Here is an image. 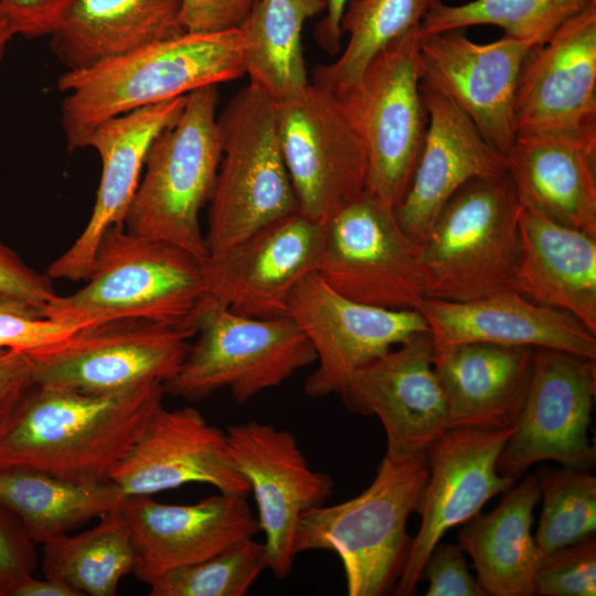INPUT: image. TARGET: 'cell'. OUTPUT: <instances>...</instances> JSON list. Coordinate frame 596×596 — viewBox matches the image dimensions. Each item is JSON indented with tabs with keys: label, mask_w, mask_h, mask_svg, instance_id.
Segmentation results:
<instances>
[{
	"label": "cell",
	"mask_w": 596,
	"mask_h": 596,
	"mask_svg": "<svg viewBox=\"0 0 596 596\" xmlns=\"http://www.w3.org/2000/svg\"><path fill=\"white\" fill-rule=\"evenodd\" d=\"M84 326L0 310V350L30 353L71 337Z\"/></svg>",
	"instance_id": "41"
},
{
	"label": "cell",
	"mask_w": 596,
	"mask_h": 596,
	"mask_svg": "<svg viewBox=\"0 0 596 596\" xmlns=\"http://www.w3.org/2000/svg\"><path fill=\"white\" fill-rule=\"evenodd\" d=\"M0 310H11L15 312L40 316L39 310L32 305L18 298L0 294ZM3 350H0L2 352Z\"/></svg>",
	"instance_id": "48"
},
{
	"label": "cell",
	"mask_w": 596,
	"mask_h": 596,
	"mask_svg": "<svg viewBox=\"0 0 596 596\" xmlns=\"http://www.w3.org/2000/svg\"><path fill=\"white\" fill-rule=\"evenodd\" d=\"M219 85L187 95L178 119L151 143L124 221L135 235L172 243L204 259L200 212L210 202L222 156Z\"/></svg>",
	"instance_id": "6"
},
{
	"label": "cell",
	"mask_w": 596,
	"mask_h": 596,
	"mask_svg": "<svg viewBox=\"0 0 596 596\" xmlns=\"http://www.w3.org/2000/svg\"><path fill=\"white\" fill-rule=\"evenodd\" d=\"M0 294L40 309L56 296L52 279L30 266L0 238Z\"/></svg>",
	"instance_id": "43"
},
{
	"label": "cell",
	"mask_w": 596,
	"mask_h": 596,
	"mask_svg": "<svg viewBox=\"0 0 596 596\" xmlns=\"http://www.w3.org/2000/svg\"><path fill=\"white\" fill-rule=\"evenodd\" d=\"M258 0H183L184 31L219 32L238 29Z\"/></svg>",
	"instance_id": "44"
},
{
	"label": "cell",
	"mask_w": 596,
	"mask_h": 596,
	"mask_svg": "<svg viewBox=\"0 0 596 596\" xmlns=\"http://www.w3.org/2000/svg\"><path fill=\"white\" fill-rule=\"evenodd\" d=\"M531 49L507 35L475 43L451 30L418 39L417 68L422 84L450 99L507 157L515 139L518 82Z\"/></svg>",
	"instance_id": "18"
},
{
	"label": "cell",
	"mask_w": 596,
	"mask_h": 596,
	"mask_svg": "<svg viewBox=\"0 0 596 596\" xmlns=\"http://www.w3.org/2000/svg\"><path fill=\"white\" fill-rule=\"evenodd\" d=\"M77 0H0L15 35L52 36Z\"/></svg>",
	"instance_id": "42"
},
{
	"label": "cell",
	"mask_w": 596,
	"mask_h": 596,
	"mask_svg": "<svg viewBox=\"0 0 596 596\" xmlns=\"http://www.w3.org/2000/svg\"><path fill=\"white\" fill-rule=\"evenodd\" d=\"M534 595H596L595 533L541 558L534 575Z\"/></svg>",
	"instance_id": "38"
},
{
	"label": "cell",
	"mask_w": 596,
	"mask_h": 596,
	"mask_svg": "<svg viewBox=\"0 0 596 596\" xmlns=\"http://www.w3.org/2000/svg\"><path fill=\"white\" fill-rule=\"evenodd\" d=\"M428 479L426 454L396 458L385 453L372 483L359 496L306 511L295 534L296 554L334 552L343 567L349 596L393 592L412 539L406 524Z\"/></svg>",
	"instance_id": "3"
},
{
	"label": "cell",
	"mask_w": 596,
	"mask_h": 596,
	"mask_svg": "<svg viewBox=\"0 0 596 596\" xmlns=\"http://www.w3.org/2000/svg\"><path fill=\"white\" fill-rule=\"evenodd\" d=\"M521 209L508 171L462 185L421 243L425 298L462 301L510 289Z\"/></svg>",
	"instance_id": "7"
},
{
	"label": "cell",
	"mask_w": 596,
	"mask_h": 596,
	"mask_svg": "<svg viewBox=\"0 0 596 596\" xmlns=\"http://www.w3.org/2000/svg\"><path fill=\"white\" fill-rule=\"evenodd\" d=\"M193 322L196 340L175 374L163 382L166 394L189 402L227 389L236 402L245 403L317 361L311 342L290 317L242 316L206 295Z\"/></svg>",
	"instance_id": "8"
},
{
	"label": "cell",
	"mask_w": 596,
	"mask_h": 596,
	"mask_svg": "<svg viewBox=\"0 0 596 596\" xmlns=\"http://www.w3.org/2000/svg\"><path fill=\"white\" fill-rule=\"evenodd\" d=\"M275 114L298 212L326 224L365 191L368 155L360 129L332 92L311 82L275 103Z\"/></svg>",
	"instance_id": "11"
},
{
	"label": "cell",
	"mask_w": 596,
	"mask_h": 596,
	"mask_svg": "<svg viewBox=\"0 0 596 596\" xmlns=\"http://www.w3.org/2000/svg\"><path fill=\"white\" fill-rule=\"evenodd\" d=\"M183 0H77L50 36L66 71L89 67L184 32Z\"/></svg>",
	"instance_id": "29"
},
{
	"label": "cell",
	"mask_w": 596,
	"mask_h": 596,
	"mask_svg": "<svg viewBox=\"0 0 596 596\" xmlns=\"http://www.w3.org/2000/svg\"><path fill=\"white\" fill-rule=\"evenodd\" d=\"M245 75L238 29L184 31L86 68L66 71L61 125L70 151L85 148L92 130L115 116Z\"/></svg>",
	"instance_id": "2"
},
{
	"label": "cell",
	"mask_w": 596,
	"mask_h": 596,
	"mask_svg": "<svg viewBox=\"0 0 596 596\" xmlns=\"http://www.w3.org/2000/svg\"><path fill=\"white\" fill-rule=\"evenodd\" d=\"M109 481L125 497L151 496L193 482L224 493H251L232 459L225 432L193 407L170 411L162 404Z\"/></svg>",
	"instance_id": "21"
},
{
	"label": "cell",
	"mask_w": 596,
	"mask_h": 596,
	"mask_svg": "<svg viewBox=\"0 0 596 596\" xmlns=\"http://www.w3.org/2000/svg\"><path fill=\"white\" fill-rule=\"evenodd\" d=\"M4 419H6V415L0 412V432H1V428L3 426Z\"/></svg>",
	"instance_id": "50"
},
{
	"label": "cell",
	"mask_w": 596,
	"mask_h": 596,
	"mask_svg": "<svg viewBox=\"0 0 596 596\" xmlns=\"http://www.w3.org/2000/svg\"><path fill=\"white\" fill-rule=\"evenodd\" d=\"M596 396V360L535 350L531 382L515 428L497 460V471L518 479L536 462L593 469L588 438Z\"/></svg>",
	"instance_id": "13"
},
{
	"label": "cell",
	"mask_w": 596,
	"mask_h": 596,
	"mask_svg": "<svg viewBox=\"0 0 596 596\" xmlns=\"http://www.w3.org/2000/svg\"><path fill=\"white\" fill-rule=\"evenodd\" d=\"M34 384L33 362L28 353L0 352V412L6 417Z\"/></svg>",
	"instance_id": "45"
},
{
	"label": "cell",
	"mask_w": 596,
	"mask_h": 596,
	"mask_svg": "<svg viewBox=\"0 0 596 596\" xmlns=\"http://www.w3.org/2000/svg\"><path fill=\"white\" fill-rule=\"evenodd\" d=\"M13 596H79V594L57 579L49 577L36 579L31 576L18 587Z\"/></svg>",
	"instance_id": "47"
},
{
	"label": "cell",
	"mask_w": 596,
	"mask_h": 596,
	"mask_svg": "<svg viewBox=\"0 0 596 596\" xmlns=\"http://www.w3.org/2000/svg\"><path fill=\"white\" fill-rule=\"evenodd\" d=\"M125 496L111 481L84 483L20 465H0V503L32 541L46 543L118 508Z\"/></svg>",
	"instance_id": "31"
},
{
	"label": "cell",
	"mask_w": 596,
	"mask_h": 596,
	"mask_svg": "<svg viewBox=\"0 0 596 596\" xmlns=\"http://www.w3.org/2000/svg\"><path fill=\"white\" fill-rule=\"evenodd\" d=\"M505 159L523 206L596 236V131L517 135Z\"/></svg>",
	"instance_id": "27"
},
{
	"label": "cell",
	"mask_w": 596,
	"mask_h": 596,
	"mask_svg": "<svg viewBox=\"0 0 596 596\" xmlns=\"http://www.w3.org/2000/svg\"><path fill=\"white\" fill-rule=\"evenodd\" d=\"M35 543L17 519L0 503V596H13L33 576Z\"/></svg>",
	"instance_id": "39"
},
{
	"label": "cell",
	"mask_w": 596,
	"mask_h": 596,
	"mask_svg": "<svg viewBox=\"0 0 596 596\" xmlns=\"http://www.w3.org/2000/svg\"><path fill=\"white\" fill-rule=\"evenodd\" d=\"M350 1L327 0L326 14L315 28V41L329 55L334 56L341 52V39L343 34L340 23L345 7Z\"/></svg>",
	"instance_id": "46"
},
{
	"label": "cell",
	"mask_w": 596,
	"mask_h": 596,
	"mask_svg": "<svg viewBox=\"0 0 596 596\" xmlns=\"http://www.w3.org/2000/svg\"><path fill=\"white\" fill-rule=\"evenodd\" d=\"M596 0H472L458 6L434 0L418 26L424 38L467 26L491 24L504 35L535 47Z\"/></svg>",
	"instance_id": "35"
},
{
	"label": "cell",
	"mask_w": 596,
	"mask_h": 596,
	"mask_svg": "<svg viewBox=\"0 0 596 596\" xmlns=\"http://www.w3.org/2000/svg\"><path fill=\"white\" fill-rule=\"evenodd\" d=\"M85 283L72 295H56L40 316L78 324L123 318L180 324L193 319L207 295L199 258L124 225L103 234Z\"/></svg>",
	"instance_id": "4"
},
{
	"label": "cell",
	"mask_w": 596,
	"mask_h": 596,
	"mask_svg": "<svg viewBox=\"0 0 596 596\" xmlns=\"http://www.w3.org/2000/svg\"><path fill=\"white\" fill-rule=\"evenodd\" d=\"M540 499L535 475H526L492 511L477 514L458 531V546L471 557L487 596L534 595L542 557L531 530Z\"/></svg>",
	"instance_id": "30"
},
{
	"label": "cell",
	"mask_w": 596,
	"mask_h": 596,
	"mask_svg": "<svg viewBox=\"0 0 596 596\" xmlns=\"http://www.w3.org/2000/svg\"><path fill=\"white\" fill-rule=\"evenodd\" d=\"M515 136L596 131V1L565 22L523 63Z\"/></svg>",
	"instance_id": "20"
},
{
	"label": "cell",
	"mask_w": 596,
	"mask_h": 596,
	"mask_svg": "<svg viewBox=\"0 0 596 596\" xmlns=\"http://www.w3.org/2000/svg\"><path fill=\"white\" fill-rule=\"evenodd\" d=\"M418 26L380 50L355 83L334 94L365 143V191L394 209L408 190L428 125L416 60Z\"/></svg>",
	"instance_id": "9"
},
{
	"label": "cell",
	"mask_w": 596,
	"mask_h": 596,
	"mask_svg": "<svg viewBox=\"0 0 596 596\" xmlns=\"http://www.w3.org/2000/svg\"><path fill=\"white\" fill-rule=\"evenodd\" d=\"M119 507L88 531L44 543V577L68 585L79 596L116 595L119 582L132 574L136 564L135 545Z\"/></svg>",
	"instance_id": "33"
},
{
	"label": "cell",
	"mask_w": 596,
	"mask_h": 596,
	"mask_svg": "<svg viewBox=\"0 0 596 596\" xmlns=\"http://www.w3.org/2000/svg\"><path fill=\"white\" fill-rule=\"evenodd\" d=\"M327 0H258L238 28L245 75L275 103L304 91L308 81L301 33Z\"/></svg>",
	"instance_id": "32"
},
{
	"label": "cell",
	"mask_w": 596,
	"mask_h": 596,
	"mask_svg": "<svg viewBox=\"0 0 596 596\" xmlns=\"http://www.w3.org/2000/svg\"><path fill=\"white\" fill-rule=\"evenodd\" d=\"M433 1L351 0L340 23L348 42L336 61L313 66L311 83L333 94L351 86L380 50L421 24Z\"/></svg>",
	"instance_id": "34"
},
{
	"label": "cell",
	"mask_w": 596,
	"mask_h": 596,
	"mask_svg": "<svg viewBox=\"0 0 596 596\" xmlns=\"http://www.w3.org/2000/svg\"><path fill=\"white\" fill-rule=\"evenodd\" d=\"M543 507L534 534L541 557L596 531V478L588 469L542 465L535 470Z\"/></svg>",
	"instance_id": "36"
},
{
	"label": "cell",
	"mask_w": 596,
	"mask_h": 596,
	"mask_svg": "<svg viewBox=\"0 0 596 596\" xmlns=\"http://www.w3.org/2000/svg\"><path fill=\"white\" fill-rule=\"evenodd\" d=\"M187 95L115 116L97 125L85 142L102 163L100 180L89 220L75 242L45 274L51 279L86 280L103 234L124 225L137 191L149 148L180 116Z\"/></svg>",
	"instance_id": "23"
},
{
	"label": "cell",
	"mask_w": 596,
	"mask_h": 596,
	"mask_svg": "<svg viewBox=\"0 0 596 596\" xmlns=\"http://www.w3.org/2000/svg\"><path fill=\"white\" fill-rule=\"evenodd\" d=\"M428 582L426 596H487L470 574L464 551L451 543L438 542L428 554L421 581Z\"/></svg>",
	"instance_id": "40"
},
{
	"label": "cell",
	"mask_w": 596,
	"mask_h": 596,
	"mask_svg": "<svg viewBox=\"0 0 596 596\" xmlns=\"http://www.w3.org/2000/svg\"><path fill=\"white\" fill-rule=\"evenodd\" d=\"M230 454L254 494L267 568L284 578L291 573L300 517L324 504L332 478L311 469L296 437L273 424L251 421L226 427Z\"/></svg>",
	"instance_id": "16"
},
{
	"label": "cell",
	"mask_w": 596,
	"mask_h": 596,
	"mask_svg": "<svg viewBox=\"0 0 596 596\" xmlns=\"http://www.w3.org/2000/svg\"><path fill=\"white\" fill-rule=\"evenodd\" d=\"M288 317L307 336L317 354V369L304 386L311 398L340 395L362 366L412 337L429 332L418 310L356 302L333 290L317 272L291 291Z\"/></svg>",
	"instance_id": "14"
},
{
	"label": "cell",
	"mask_w": 596,
	"mask_h": 596,
	"mask_svg": "<svg viewBox=\"0 0 596 596\" xmlns=\"http://www.w3.org/2000/svg\"><path fill=\"white\" fill-rule=\"evenodd\" d=\"M535 350L479 342L434 344L433 365L447 403L448 429L515 426Z\"/></svg>",
	"instance_id": "26"
},
{
	"label": "cell",
	"mask_w": 596,
	"mask_h": 596,
	"mask_svg": "<svg viewBox=\"0 0 596 596\" xmlns=\"http://www.w3.org/2000/svg\"><path fill=\"white\" fill-rule=\"evenodd\" d=\"M433 352L430 332L418 333L358 370L340 394L350 412L381 421L393 457L426 454L448 429Z\"/></svg>",
	"instance_id": "19"
},
{
	"label": "cell",
	"mask_w": 596,
	"mask_h": 596,
	"mask_svg": "<svg viewBox=\"0 0 596 596\" xmlns=\"http://www.w3.org/2000/svg\"><path fill=\"white\" fill-rule=\"evenodd\" d=\"M326 224L299 212L249 235L230 249L201 260L206 294L231 311L258 319L288 317V299L317 272Z\"/></svg>",
	"instance_id": "17"
},
{
	"label": "cell",
	"mask_w": 596,
	"mask_h": 596,
	"mask_svg": "<svg viewBox=\"0 0 596 596\" xmlns=\"http://www.w3.org/2000/svg\"><path fill=\"white\" fill-rule=\"evenodd\" d=\"M417 310L434 344L532 347L596 360V333L567 311L533 302L512 289L462 301L425 298Z\"/></svg>",
	"instance_id": "25"
},
{
	"label": "cell",
	"mask_w": 596,
	"mask_h": 596,
	"mask_svg": "<svg viewBox=\"0 0 596 596\" xmlns=\"http://www.w3.org/2000/svg\"><path fill=\"white\" fill-rule=\"evenodd\" d=\"M510 289L567 311L596 333V236L522 205Z\"/></svg>",
	"instance_id": "28"
},
{
	"label": "cell",
	"mask_w": 596,
	"mask_h": 596,
	"mask_svg": "<svg viewBox=\"0 0 596 596\" xmlns=\"http://www.w3.org/2000/svg\"><path fill=\"white\" fill-rule=\"evenodd\" d=\"M217 125L222 156L209 202L206 256L298 212L277 135L275 102L249 83L217 115Z\"/></svg>",
	"instance_id": "5"
},
{
	"label": "cell",
	"mask_w": 596,
	"mask_h": 596,
	"mask_svg": "<svg viewBox=\"0 0 596 596\" xmlns=\"http://www.w3.org/2000/svg\"><path fill=\"white\" fill-rule=\"evenodd\" d=\"M247 497L224 493L193 504H167L151 496L125 497L119 509L130 532L132 574L148 584L159 574L209 558L260 532Z\"/></svg>",
	"instance_id": "22"
},
{
	"label": "cell",
	"mask_w": 596,
	"mask_h": 596,
	"mask_svg": "<svg viewBox=\"0 0 596 596\" xmlns=\"http://www.w3.org/2000/svg\"><path fill=\"white\" fill-rule=\"evenodd\" d=\"M163 382L89 394L33 385L6 417L0 465L107 482L162 404Z\"/></svg>",
	"instance_id": "1"
},
{
	"label": "cell",
	"mask_w": 596,
	"mask_h": 596,
	"mask_svg": "<svg viewBox=\"0 0 596 596\" xmlns=\"http://www.w3.org/2000/svg\"><path fill=\"white\" fill-rule=\"evenodd\" d=\"M428 113L423 149L403 200L395 209L403 230L422 243L448 200L467 182L507 172L505 157L450 99L422 84Z\"/></svg>",
	"instance_id": "24"
},
{
	"label": "cell",
	"mask_w": 596,
	"mask_h": 596,
	"mask_svg": "<svg viewBox=\"0 0 596 596\" xmlns=\"http://www.w3.org/2000/svg\"><path fill=\"white\" fill-rule=\"evenodd\" d=\"M267 568L265 546L246 540L209 558L166 571L147 585L149 596H244Z\"/></svg>",
	"instance_id": "37"
},
{
	"label": "cell",
	"mask_w": 596,
	"mask_h": 596,
	"mask_svg": "<svg viewBox=\"0 0 596 596\" xmlns=\"http://www.w3.org/2000/svg\"><path fill=\"white\" fill-rule=\"evenodd\" d=\"M196 328L145 318L84 326L71 337L28 353L35 385L79 393H110L172 377Z\"/></svg>",
	"instance_id": "10"
},
{
	"label": "cell",
	"mask_w": 596,
	"mask_h": 596,
	"mask_svg": "<svg viewBox=\"0 0 596 596\" xmlns=\"http://www.w3.org/2000/svg\"><path fill=\"white\" fill-rule=\"evenodd\" d=\"M317 273L342 296L374 307L417 310L425 299L421 243L368 191L326 223Z\"/></svg>",
	"instance_id": "12"
},
{
	"label": "cell",
	"mask_w": 596,
	"mask_h": 596,
	"mask_svg": "<svg viewBox=\"0 0 596 596\" xmlns=\"http://www.w3.org/2000/svg\"><path fill=\"white\" fill-rule=\"evenodd\" d=\"M14 35L15 34L9 19L0 8V61L4 55V51L9 41Z\"/></svg>",
	"instance_id": "49"
},
{
	"label": "cell",
	"mask_w": 596,
	"mask_h": 596,
	"mask_svg": "<svg viewBox=\"0 0 596 596\" xmlns=\"http://www.w3.org/2000/svg\"><path fill=\"white\" fill-rule=\"evenodd\" d=\"M515 426L499 429H447L426 451L428 479L415 512L421 525L394 594L416 593L424 563L445 533L480 513L494 496L517 479L497 471L498 457Z\"/></svg>",
	"instance_id": "15"
}]
</instances>
